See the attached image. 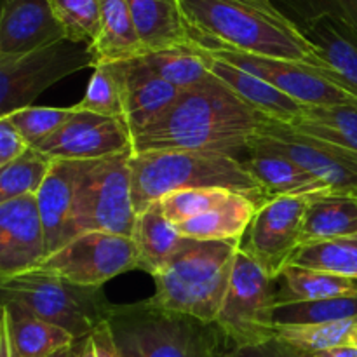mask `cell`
I'll list each match as a JSON object with an SVG mask.
<instances>
[{
    "instance_id": "6da1fadb",
    "label": "cell",
    "mask_w": 357,
    "mask_h": 357,
    "mask_svg": "<svg viewBox=\"0 0 357 357\" xmlns=\"http://www.w3.org/2000/svg\"><path fill=\"white\" fill-rule=\"evenodd\" d=\"M264 115L248 107L222 80L209 75L181 91L157 119L132 135V152L192 150L237 157L246 152Z\"/></svg>"
},
{
    "instance_id": "7a4b0ae2",
    "label": "cell",
    "mask_w": 357,
    "mask_h": 357,
    "mask_svg": "<svg viewBox=\"0 0 357 357\" xmlns=\"http://www.w3.org/2000/svg\"><path fill=\"white\" fill-rule=\"evenodd\" d=\"M192 40L261 58L330 68L312 42L272 0H180Z\"/></svg>"
},
{
    "instance_id": "3957f363",
    "label": "cell",
    "mask_w": 357,
    "mask_h": 357,
    "mask_svg": "<svg viewBox=\"0 0 357 357\" xmlns=\"http://www.w3.org/2000/svg\"><path fill=\"white\" fill-rule=\"evenodd\" d=\"M129 167L136 215L166 195L181 190L225 188L248 197L265 195L243 160L230 153L192 150L132 152Z\"/></svg>"
},
{
    "instance_id": "277c9868",
    "label": "cell",
    "mask_w": 357,
    "mask_h": 357,
    "mask_svg": "<svg viewBox=\"0 0 357 357\" xmlns=\"http://www.w3.org/2000/svg\"><path fill=\"white\" fill-rule=\"evenodd\" d=\"M241 241H194L153 275L155 293L146 302L159 309L215 323L229 289Z\"/></svg>"
},
{
    "instance_id": "5b68a950",
    "label": "cell",
    "mask_w": 357,
    "mask_h": 357,
    "mask_svg": "<svg viewBox=\"0 0 357 357\" xmlns=\"http://www.w3.org/2000/svg\"><path fill=\"white\" fill-rule=\"evenodd\" d=\"M121 357H225L230 349L216 323L150 305H110L107 314Z\"/></svg>"
},
{
    "instance_id": "8992f818",
    "label": "cell",
    "mask_w": 357,
    "mask_h": 357,
    "mask_svg": "<svg viewBox=\"0 0 357 357\" xmlns=\"http://www.w3.org/2000/svg\"><path fill=\"white\" fill-rule=\"evenodd\" d=\"M2 302L20 303L31 314L68 331L75 340L89 337L107 321L110 303L101 288L79 286L45 268H31L0 281Z\"/></svg>"
},
{
    "instance_id": "52a82bcc",
    "label": "cell",
    "mask_w": 357,
    "mask_h": 357,
    "mask_svg": "<svg viewBox=\"0 0 357 357\" xmlns=\"http://www.w3.org/2000/svg\"><path fill=\"white\" fill-rule=\"evenodd\" d=\"M131 153L86 160L75 187L68 241L84 232L132 237L136 211L129 167Z\"/></svg>"
},
{
    "instance_id": "ba28073f",
    "label": "cell",
    "mask_w": 357,
    "mask_h": 357,
    "mask_svg": "<svg viewBox=\"0 0 357 357\" xmlns=\"http://www.w3.org/2000/svg\"><path fill=\"white\" fill-rule=\"evenodd\" d=\"M94 68L91 44L68 38L20 56H0V117L31 107L47 87L82 68Z\"/></svg>"
},
{
    "instance_id": "9c48e42d",
    "label": "cell",
    "mask_w": 357,
    "mask_h": 357,
    "mask_svg": "<svg viewBox=\"0 0 357 357\" xmlns=\"http://www.w3.org/2000/svg\"><path fill=\"white\" fill-rule=\"evenodd\" d=\"M275 282L253 258L237 250L229 289L215 321L230 345L264 344L275 338Z\"/></svg>"
},
{
    "instance_id": "30bf717a",
    "label": "cell",
    "mask_w": 357,
    "mask_h": 357,
    "mask_svg": "<svg viewBox=\"0 0 357 357\" xmlns=\"http://www.w3.org/2000/svg\"><path fill=\"white\" fill-rule=\"evenodd\" d=\"M248 150L274 153L298 164L337 194L357 195V155L321 139L300 135L281 122L264 117Z\"/></svg>"
},
{
    "instance_id": "8fae6325",
    "label": "cell",
    "mask_w": 357,
    "mask_h": 357,
    "mask_svg": "<svg viewBox=\"0 0 357 357\" xmlns=\"http://www.w3.org/2000/svg\"><path fill=\"white\" fill-rule=\"evenodd\" d=\"M38 267L54 272L73 284L101 288L110 279L136 271L138 251L132 237L84 232L47 255Z\"/></svg>"
},
{
    "instance_id": "7c38bea8",
    "label": "cell",
    "mask_w": 357,
    "mask_h": 357,
    "mask_svg": "<svg viewBox=\"0 0 357 357\" xmlns=\"http://www.w3.org/2000/svg\"><path fill=\"white\" fill-rule=\"evenodd\" d=\"M216 58L267 80L279 91L305 107H357V98L345 89L331 68H316L305 63L261 58L230 49H206Z\"/></svg>"
},
{
    "instance_id": "4fadbf2b",
    "label": "cell",
    "mask_w": 357,
    "mask_h": 357,
    "mask_svg": "<svg viewBox=\"0 0 357 357\" xmlns=\"http://www.w3.org/2000/svg\"><path fill=\"white\" fill-rule=\"evenodd\" d=\"M309 195H282L258 206L239 248L278 281L302 246V225Z\"/></svg>"
},
{
    "instance_id": "5bb4252c",
    "label": "cell",
    "mask_w": 357,
    "mask_h": 357,
    "mask_svg": "<svg viewBox=\"0 0 357 357\" xmlns=\"http://www.w3.org/2000/svg\"><path fill=\"white\" fill-rule=\"evenodd\" d=\"M65 124L31 149L52 160H98L132 152V132L124 119L75 110Z\"/></svg>"
},
{
    "instance_id": "9a60e30c",
    "label": "cell",
    "mask_w": 357,
    "mask_h": 357,
    "mask_svg": "<svg viewBox=\"0 0 357 357\" xmlns=\"http://www.w3.org/2000/svg\"><path fill=\"white\" fill-rule=\"evenodd\" d=\"M47 257L37 195L0 202V281L37 268Z\"/></svg>"
},
{
    "instance_id": "2e32d148",
    "label": "cell",
    "mask_w": 357,
    "mask_h": 357,
    "mask_svg": "<svg viewBox=\"0 0 357 357\" xmlns=\"http://www.w3.org/2000/svg\"><path fill=\"white\" fill-rule=\"evenodd\" d=\"M66 38L51 0H3L0 56H20Z\"/></svg>"
},
{
    "instance_id": "e0dca14e",
    "label": "cell",
    "mask_w": 357,
    "mask_h": 357,
    "mask_svg": "<svg viewBox=\"0 0 357 357\" xmlns=\"http://www.w3.org/2000/svg\"><path fill=\"white\" fill-rule=\"evenodd\" d=\"M201 49L204 52L209 73L222 80L234 94H237L255 112L284 126H291L303 114L305 105L289 98L288 94L268 84L267 80L216 58L204 47Z\"/></svg>"
},
{
    "instance_id": "ac0fdd59",
    "label": "cell",
    "mask_w": 357,
    "mask_h": 357,
    "mask_svg": "<svg viewBox=\"0 0 357 357\" xmlns=\"http://www.w3.org/2000/svg\"><path fill=\"white\" fill-rule=\"evenodd\" d=\"M86 160H54L40 192L37 194L38 211L45 230L47 255L68 243L73 197Z\"/></svg>"
},
{
    "instance_id": "d6986e66",
    "label": "cell",
    "mask_w": 357,
    "mask_h": 357,
    "mask_svg": "<svg viewBox=\"0 0 357 357\" xmlns=\"http://www.w3.org/2000/svg\"><path fill=\"white\" fill-rule=\"evenodd\" d=\"M2 331L13 357H51L75 344V338L56 324L38 319L20 303L2 302Z\"/></svg>"
},
{
    "instance_id": "ffe728a7",
    "label": "cell",
    "mask_w": 357,
    "mask_h": 357,
    "mask_svg": "<svg viewBox=\"0 0 357 357\" xmlns=\"http://www.w3.org/2000/svg\"><path fill=\"white\" fill-rule=\"evenodd\" d=\"M180 93L178 87L153 73L142 58L124 61L126 122L132 135L159 117Z\"/></svg>"
},
{
    "instance_id": "44dd1931",
    "label": "cell",
    "mask_w": 357,
    "mask_h": 357,
    "mask_svg": "<svg viewBox=\"0 0 357 357\" xmlns=\"http://www.w3.org/2000/svg\"><path fill=\"white\" fill-rule=\"evenodd\" d=\"M128 6L146 52L194 42L180 0H128Z\"/></svg>"
},
{
    "instance_id": "7402d4cb",
    "label": "cell",
    "mask_w": 357,
    "mask_h": 357,
    "mask_svg": "<svg viewBox=\"0 0 357 357\" xmlns=\"http://www.w3.org/2000/svg\"><path fill=\"white\" fill-rule=\"evenodd\" d=\"M132 241L138 251V268L153 278L180 251L185 237L178 232V227L164 215L157 201L145 211L136 215Z\"/></svg>"
},
{
    "instance_id": "603a6c76",
    "label": "cell",
    "mask_w": 357,
    "mask_h": 357,
    "mask_svg": "<svg viewBox=\"0 0 357 357\" xmlns=\"http://www.w3.org/2000/svg\"><path fill=\"white\" fill-rule=\"evenodd\" d=\"M300 30L317 54L340 77L345 89L357 98V31L335 17H321Z\"/></svg>"
},
{
    "instance_id": "cb8c5ba5",
    "label": "cell",
    "mask_w": 357,
    "mask_h": 357,
    "mask_svg": "<svg viewBox=\"0 0 357 357\" xmlns=\"http://www.w3.org/2000/svg\"><path fill=\"white\" fill-rule=\"evenodd\" d=\"M100 31L91 44L94 66L101 63L128 61L146 54L136 31L128 0H100Z\"/></svg>"
},
{
    "instance_id": "d4e9b609",
    "label": "cell",
    "mask_w": 357,
    "mask_h": 357,
    "mask_svg": "<svg viewBox=\"0 0 357 357\" xmlns=\"http://www.w3.org/2000/svg\"><path fill=\"white\" fill-rule=\"evenodd\" d=\"M248 157L243 160L255 180L261 185L268 199L282 195H314L321 192H333L330 187L307 173L298 164L274 153L246 150ZM337 194V192H335Z\"/></svg>"
},
{
    "instance_id": "484cf974",
    "label": "cell",
    "mask_w": 357,
    "mask_h": 357,
    "mask_svg": "<svg viewBox=\"0 0 357 357\" xmlns=\"http://www.w3.org/2000/svg\"><path fill=\"white\" fill-rule=\"evenodd\" d=\"M357 234V195L321 192L309 195L302 244Z\"/></svg>"
},
{
    "instance_id": "4316f807",
    "label": "cell",
    "mask_w": 357,
    "mask_h": 357,
    "mask_svg": "<svg viewBox=\"0 0 357 357\" xmlns=\"http://www.w3.org/2000/svg\"><path fill=\"white\" fill-rule=\"evenodd\" d=\"M257 209L251 197L234 192L232 197L218 208L178 223V232L194 241H241Z\"/></svg>"
},
{
    "instance_id": "83f0119b",
    "label": "cell",
    "mask_w": 357,
    "mask_h": 357,
    "mask_svg": "<svg viewBox=\"0 0 357 357\" xmlns=\"http://www.w3.org/2000/svg\"><path fill=\"white\" fill-rule=\"evenodd\" d=\"M288 128L357 155V107L352 105L305 107L303 114Z\"/></svg>"
},
{
    "instance_id": "f1b7e54d",
    "label": "cell",
    "mask_w": 357,
    "mask_h": 357,
    "mask_svg": "<svg viewBox=\"0 0 357 357\" xmlns=\"http://www.w3.org/2000/svg\"><path fill=\"white\" fill-rule=\"evenodd\" d=\"M281 284L278 288V303L314 302V300L335 298V296L356 295L357 281L328 274V272L312 271V268L288 265L278 279Z\"/></svg>"
},
{
    "instance_id": "f546056e",
    "label": "cell",
    "mask_w": 357,
    "mask_h": 357,
    "mask_svg": "<svg viewBox=\"0 0 357 357\" xmlns=\"http://www.w3.org/2000/svg\"><path fill=\"white\" fill-rule=\"evenodd\" d=\"M139 58L153 73L180 91L197 86L211 75L206 65L204 52L195 42L181 47L146 52Z\"/></svg>"
},
{
    "instance_id": "4dcf8cb0",
    "label": "cell",
    "mask_w": 357,
    "mask_h": 357,
    "mask_svg": "<svg viewBox=\"0 0 357 357\" xmlns=\"http://www.w3.org/2000/svg\"><path fill=\"white\" fill-rule=\"evenodd\" d=\"M289 265L357 281V234L302 244L295 251Z\"/></svg>"
},
{
    "instance_id": "1f68e13d",
    "label": "cell",
    "mask_w": 357,
    "mask_h": 357,
    "mask_svg": "<svg viewBox=\"0 0 357 357\" xmlns=\"http://www.w3.org/2000/svg\"><path fill=\"white\" fill-rule=\"evenodd\" d=\"M73 108L126 121L124 61L94 66L86 94Z\"/></svg>"
},
{
    "instance_id": "d6a6232c",
    "label": "cell",
    "mask_w": 357,
    "mask_h": 357,
    "mask_svg": "<svg viewBox=\"0 0 357 357\" xmlns=\"http://www.w3.org/2000/svg\"><path fill=\"white\" fill-rule=\"evenodd\" d=\"M275 337L307 354L337 347H357V319L307 326H279Z\"/></svg>"
},
{
    "instance_id": "836d02e7",
    "label": "cell",
    "mask_w": 357,
    "mask_h": 357,
    "mask_svg": "<svg viewBox=\"0 0 357 357\" xmlns=\"http://www.w3.org/2000/svg\"><path fill=\"white\" fill-rule=\"evenodd\" d=\"M357 319L356 295L335 296V298L295 302L275 305L274 326H307V324L335 323V321Z\"/></svg>"
},
{
    "instance_id": "e575fe53",
    "label": "cell",
    "mask_w": 357,
    "mask_h": 357,
    "mask_svg": "<svg viewBox=\"0 0 357 357\" xmlns=\"http://www.w3.org/2000/svg\"><path fill=\"white\" fill-rule=\"evenodd\" d=\"M54 160L35 149L0 167V202L24 195H37Z\"/></svg>"
},
{
    "instance_id": "d590c367",
    "label": "cell",
    "mask_w": 357,
    "mask_h": 357,
    "mask_svg": "<svg viewBox=\"0 0 357 357\" xmlns=\"http://www.w3.org/2000/svg\"><path fill=\"white\" fill-rule=\"evenodd\" d=\"M68 40L93 44L101 23L100 0H51Z\"/></svg>"
},
{
    "instance_id": "8d00e7d4",
    "label": "cell",
    "mask_w": 357,
    "mask_h": 357,
    "mask_svg": "<svg viewBox=\"0 0 357 357\" xmlns=\"http://www.w3.org/2000/svg\"><path fill=\"white\" fill-rule=\"evenodd\" d=\"M298 28L321 17H335L357 31V0H272Z\"/></svg>"
},
{
    "instance_id": "74e56055",
    "label": "cell",
    "mask_w": 357,
    "mask_h": 357,
    "mask_svg": "<svg viewBox=\"0 0 357 357\" xmlns=\"http://www.w3.org/2000/svg\"><path fill=\"white\" fill-rule=\"evenodd\" d=\"M232 190L225 188H195V190H181L166 195L159 201L164 215L178 225L187 220L201 216L211 209L218 208L232 197Z\"/></svg>"
},
{
    "instance_id": "f35d334b",
    "label": "cell",
    "mask_w": 357,
    "mask_h": 357,
    "mask_svg": "<svg viewBox=\"0 0 357 357\" xmlns=\"http://www.w3.org/2000/svg\"><path fill=\"white\" fill-rule=\"evenodd\" d=\"M70 108H49V107H26L21 110L13 112L6 115L7 121L16 128V131L26 139L30 146L38 145L54 135L59 128L66 122V119L72 115Z\"/></svg>"
},
{
    "instance_id": "ab89813d",
    "label": "cell",
    "mask_w": 357,
    "mask_h": 357,
    "mask_svg": "<svg viewBox=\"0 0 357 357\" xmlns=\"http://www.w3.org/2000/svg\"><path fill=\"white\" fill-rule=\"evenodd\" d=\"M30 145L7 119L0 117V167L23 155Z\"/></svg>"
},
{
    "instance_id": "60d3db41",
    "label": "cell",
    "mask_w": 357,
    "mask_h": 357,
    "mask_svg": "<svg viewBox=\"0 0 357 357\" xmlns=\"http://www.w3.org/2000/svg\"><path fill=\"white\" fill-rule=\"evenodd\" d=\"M82 357H121L115 347L114 335H112L108 321H103L89 337L86 338Z\"/></svg>"
},
{
    "instance_id": "b9f144b4",
    "label": "cell",
    "mask_w": 357,
    "mask_h": 357,
    "mask_svg": "<svg viewBox=\"0 0 357 357\" xmlns=\"http://www.w3.org/2000/svg\"><path fill=\"white\" fill-rule=\"evenodd\" d=\"M286 351H288V344L275 337L264 344L230 345L225 357H284Z\"/></svg>"
},
{
    "instance_id": "7bdbcfd3",
    "label": "cell",
    "mask_w": 357,
    "mask_h": 357,
    "mask_svg": "<svg viewBox=\"0 0 357 357\" xmlns=\"http://www.w3.org/2000/svg\"><path fill=\"white\" fill-rule=\"evenodd\" d=\"M312 357H357V347H337L330 351L316 352Z\"/></svg>"
},
{
    "instance_id": "ee69618b",
    "label": "cell",
    "mask_w": 357,
    "mask_h": 357,
    "mask_svg": "<svg viewBox=\"0 0 357 357\" xmlns=\"http://www.w3.org/2000/svg\"><path fill=\"white\" fill-rule=\"evenodd\" d=\"M84 345H86V338H84V340H77L75 344H72L70 347L63 349V351L56 352V354L51 357H82Z\"/></svg>"
},
{
    "instance_id": "f6af8a7d",
    "label": "cell",
    "mask_w": 357,
    "mask_h": 357,
    "mask_svg": "<svg viewBox=\"0 0 357 357\" xmlns=\"http://www.w3.org/2000/svg\"><path fill=\"white\" fill-rule=\"evenodd\" d=\"M0 357H13L9 351V344H7L6 337L2 333H0Z\"/></svg>"
},
{
    "instance_id": "bcb514c9",
    "label": "cell",
    "mask_w": 357,
    "mask_h": 357,
    "mask_svg": "<svg viewBox=\"0 0 357 357\" xmlns=\"http://www.w3.org/2000/svg\"><path fill=\"white\" fill-rule=\"evenodd\" d=\"M284 357H312V354H307V352L298 351V349L291 347V345L288 344V351H286Z\"/></svg>"
}]
</instances>
